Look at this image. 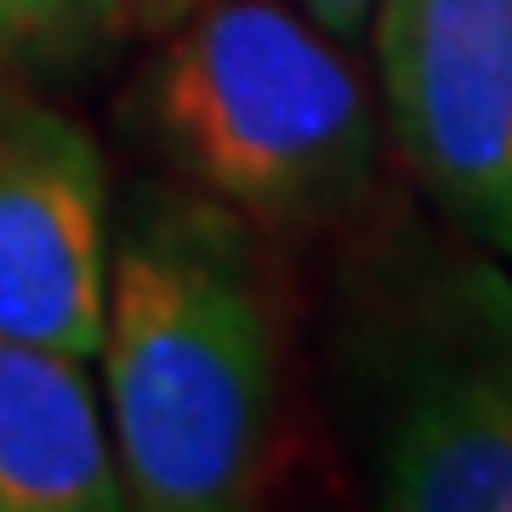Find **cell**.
Segmentation results:
<instances>
[{"label":"cell","instance_id":"cell-3","mask_svg":"<svg viewBox=\"0 0 512 512\" xmlns=\"http://www.w3.org/2000/svg\"><path fill=\"white\" fill-rule=\"evenodd\" d=\"M370 495L393 512H512V279L444 268L353 336Z\"/></svg>","mask_w":512,"mask_h":512},{"label":"cell","instance_id":"cell-2","mask_svg":"<svg viewBox=\"0 0 512 512\" xmlns=\"http://www.w3.org/2000/svg\"><path fill=\"white\" fill-rule=\"evenodd\" d=\"M148 120L188 183L239 217L302 228L365 200L376 114L342 40L285 0H205L165 29Z\"/></svg>","mask_w":512,"mask_h":512},{"label":"cell","instance_id":"cell-6","mask_svg":"<svg viewBox=\"0 0 512 512\" xmlns=\"http://www.w3.org/2000/svg\"><path fill=\"white\" fill-rule=\"evenodd\" d=\"M126 473L86 359L0 336V512H120Z\"/></svg>","mask_w":512,"mask_h":512},{"label":"cell","instance_id":"cell-4","mask_svg":"<svg viewBox=\"0 0 512 512\" xmlns=\"http://www.w3.org/2000/svg\"><path fill=\"white\" fill-rule=\"evenodd\" d=\"M393 143L461 234L512 262V0H376Z\"/></svg>","mask_w":512,"mask_h":512},{"label":"cell","instance_id":"cell-1","mask_svg":"<svg viewBox=\"0 0 512 512\" xmlns=\"http://www.w3.org/2000/svg\"><path fill=\"white\" fill-rule=\"evenodd\" d=\"M97 353L131 507H245L274 450L279 336L239 211L143 188L109 245Z\"/></svg>","mask_w":512,"mask_h":512},{"label":"cell","instance_id":"cell-9","mask_svg":"<svg viewBox=\"0 0 512 512\" xmlns=\"http://www.w3.org/2000/svg\"><path fill=\"white\" fill-rule=\"evenodd\" d=\"M205 0H126V18L137 35H165V29H177L188 12H200Z\"/></svg>","mask_w":512,"mask_h":512},{"label":"cell","instance_id":"cell-7","mask_svg":"<svg viewBox=\"0 0 512 512\" xmlns=\"http://www.w3.org/2000/svg\"><path fill=\"white\" fill-rule=\"evenodd\" d=\"M131 29L126 0H0V63L23 74H80Z\"/></svg>","mask_w":512,"mask_h":512},{"label":"cell","instance_id":"cell-8","mask_svg":"<svg viewBox=\"0 0 512 512\" xmlns=\"http://www.w3.org/2000/svg\"><path fill=\"white\" fill-rule=\"evenodd\" d=\"M302 6V18H313L319 29H325L330 40H359L370 29V18H376V0H296Z\"/></svg>","mask_w":512,"mask_h":512},{"label":"cell","instance_id":"cell-5","mask_svg":"<svg viewBox=\"0 0 512 512\" xmlns=\"http://www.w3.org/2000/svg\"><path fill=\"white\" fill-rule=\"evenodd\" d=\"M109 171L74 114L0 92V336L92 359L109 308Z\"/></svg>","mask_w":512,"mask_h":512}]
</instances>
